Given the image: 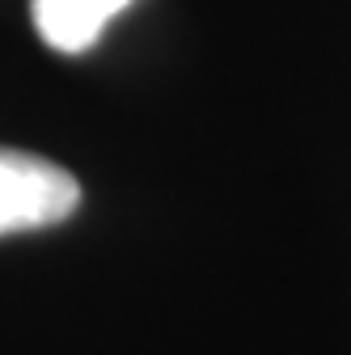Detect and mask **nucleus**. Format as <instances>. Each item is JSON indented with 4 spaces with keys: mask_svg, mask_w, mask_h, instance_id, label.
<instances>
[{
    "mask_svg": "<svg viewBox=\"0 0 351 355\" xmlns=\"http://www.w3.org/2000/svg\"><path fill=\"white\" fill-rule=\"evenodd\" d=\"M80 203V187L47 157L0 148V237L30 233L68 220Z\"/></svg>",
    "mask_w": 351,
    "mask_h": 355,
    "instance_id": "obj_1",
    "label": "nucleus"
},
{
    "mask_svg": "<svg viewBox=\"0 0 351 355\" xmlns=\"http://www.w3.org/2000/svg\"><path fill=\"white\" fill-rule=\"evenodd\" d=\"M131 0H34V30L60 55H80L102 38L106 21L123 13Z\"/></svg>",
    "mask_w": 351,
    "mask_h": 355,
    "instance_id": "obj_2",
    "label": "nucleus"
}]
</instances>
